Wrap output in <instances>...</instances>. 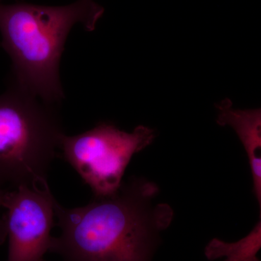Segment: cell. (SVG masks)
Wrapping results in <instances>:
<instances>
[{"instance_id":"obj_5","label":"cell","mask_w":261,"mask_h":261,"mask_svg":"<svg viewBox=\"0 0 261 261\" xmlns=\"http://www.w3.org/2000/svg\"><path fill=\"white\" fill-rule=\"evenodd\" d=\"M56 199L47 182L5 192L8 261H43L50 250Z\"/></svg>"},{"instance_id":"obj_3","label":"cell","mask_w":261,"mask_h":261,"mask_svg":"<svg viewBox=\"0 0 261 261\" xmlns=\"http://www.w3.org/2000/svg\"><path fill=\"white\" fill-rule=\"evenodd\" d=\"M64 135L56 106L8 86L0 95V187L47 182Z\"/></svg>"},{"instance_id":"obj_7","label":"cell","mask_w":261,"mask_h":261,"mask_svg":"<svg viewBox=\"0 0 261 261\" xmlns=\"http://www.w3.org/2000/svg\"><path fill=\"white\" fill-rule=\"evenodd\" d=\"M253 229L245 238L236 243H226L214 239L205 247L208 260L225 257L224 261H260L257 252L261 247V216Z\"/></svg>"},{"instance_id":"obj_4","label":"cell","mask_w":261,"mask_h":261,"mask_svg":"<svg viewBox=\"0 0 261 261\" xmlns=\"http://www.w3.org/2000/svg\"><path fill=\"white\" fill-rule=\"evenodd\" d=\"M155 138L152 128L139 126L128 133L111 123H102L92 129L62 137L60 149L63 158L94 196L112 195L134 154L150 145Z\"/></svg>"},{"instance_id":"obj_6","label":"cell","mask_w":261,"mask_h":261,"mask_svg":"<svg viewBox=\"0 0 261 261\" xmlns=\"http://www.w3.org/2000/svg\"><path fill=\"white\" fill-rule=\"evenodd\" d=\"M217 123L232 127L245 147L251 168L253 190L261 210V111L233 109L226 99L218 105Z\"/></svg>"},{"instance_id":"obj_1","label":"cell","mask_w":261,"mask_h":261,"mask_svg":"<svg viewBox=\"0 0 261 261\" xmlns=\"http://www.w3.org/2000/svg\"><path fill=\"white\" fill-rule=\"evenodd\" d=\"M158 192L152 182L135 179L83 207L66 208L56 201L61 234L53 237L49 252L64 261H149L156 235L173 218L166 204H151Z\"/></svg>"},{"instance_id":"obj_2","label":"cell","mask_w":261,"mask_h":261,"mask_svg":"<svg viewBox=\"0 0 261 261\" xmlns=\"http://www.w3.org/2000/svg\"><path fill=\"white\" fill-rule=\"evenodd\" d=\"M103 13L94 0L56 7L0 0L2 45L12 61L8 86L59 105L65 97L59 70L67 37L75 24L94 30Z\"/></svg>"},{"instance_id":"obj_8","label":"cell","mask_w":261,"mask_h":261,"mask_svg":"<svg viewBox=\"0 0 261 261\" xmlns=\"http://www.w3.org/2000/svg\"><path fill=\"white\" fill-rule=\"evenodd\" d=\"M7 190H3L0 187V208L3 207V202H4L5 192ZM8 238V233H7L6 222L4 216L3 218L0 217V245L5 243V240Z\"/></svg>"}]
</instances>
